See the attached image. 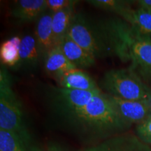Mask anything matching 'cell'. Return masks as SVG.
Returning a JSON list of instances; mask_svg holds the SVG:
<instances>
[{"label": "cell", "mask_w": 151, "mask_h": 151, "mask_svg": "<svg viewBox=\"0 0 151 151\" xmlns=\"http://www.w3.org/2000/svg\"><path fill=\"white\" fill-rule=\"evenodd\" d=\"M130 31L131 26L118 19H97L76 13L67 35L95 59L115 56L127 61Z\"/></svg>", "instance_id": "obj_1"}, {"label": "cell", "mask_w": 151, "mask_h": 151, "mask_svg": "<svg viewBox=\"0 0 151 151\" xmlns=\"http://www.w3.org/2000/svg\"><path fill=\"white\" fill-rule=\"evenodd\" d=\"M55 113L73 127L95 134H110L128 127L115 110L108 94L104 92L83 106Z\"/></svg>", "instance_id": "obj_2"}, {"label": "cell", "mask_w": 151, "mask_h": 151, "mask_svg": "<svg viewBox=\"0 0 151 151\" xmlns=\"http://www.w3.org/2000/svg\"><path fill=\"white\" fill-rule=\"evenodd\" d=\"M0 129L15 132L31 142L22 105L13 90L10 76L2 66L0 70Z\"/></svg>", "instance_id": "obj_3"}, {"label": "cell", "mask_w": 151, "mask_h": 151, "mask_svg": "<svg viewBox=\"0 0 151 151\" xmlns=\"http://www.w3.org/2000/svg\"><path fill=\"white\" fill-rule=\"evenodd\" d=\"M109 95L125 100L151 102V90L130 68L106 72L100 82Z\"/></svg>", "instance_id": "obj_4"}, {"label": "cell", "mask_w": 151, "mask_h": 151, "mask_svg": "<svg viewBox=\"0 0 151 151\" xmlns=\"http://www.w3.org/2000/svg\"><path fill=\"white\" fill-rule=\"evenodd\" d=\"M128 60H131L129 68L140 78L151 79V38L137 32L131 27L127 42Z\"/></svg>", "instance_id": "obj_5"}, {"label": "cell", "mask_w": 151, "mask_h": 151, "mask_svg": "<svg viewBox=\"0 0 151 151\" xmlns=\"http://www.w3.org/2000/svg\"><path fill=\"white\" fill-rule=\"evenodd\" d=\"M102 92L101 89L87 91L52 87L49 92V98L52 109L60 111L83 106Z\"/></svg>", "instance_id": "obj_6"}, {"label": "cell", "mask_w": 151, "mask_h": 151, "mask_svg": "<svg viewBox=\"0 0 151 151\" xmlns=\"http://www.w3.org/2000/svg\"><path fill=\"white\" fill-rule=\"evenodd\" d=\"M108 97L118 116L128 127L132 124L141 123L151 115V102L125 100L109 94Z\"/></svg>", "instance_id": "obj_7"}, {"label": "cell", "mask_w": 151, "mask_h": 151, "mask_svg": "<svg viewBox=\"0 0 151 151\" xmlns=\"http://www.w3.org/2000/svg\"><path fill=\"white\" fill-rule=\"evenodd\" d=\"M54 76L62 88L87 91L100 89L88 73L77 68L60 71Z\"/></svg>", "instance_id": "obj_8"}, {"label": "cell", "mask_w": 151, "mask_h": 151, "mask_svg": "<svg viewBox=\"0 0 151 151\" xmlns=\"http://www.w3.org/2000/svg\"><path fill=\"white\" fill-rule=\"evenodd\" d=\"M53 13L49 11L43 14L37 20L35 29V39L37 41L41 61L44 62L49 52L55 47L52 21Z\"/></svg>", "instance_id": "obj_9"}, {"label": "cell", "mask_w": 151, "mask_h": 151, "mask_svg": "<svg viewBox=\"0 0 151 151\" xmlns=\"http://www.w3.org/2000/svg\"><path fill=\"white\" fill-rule=\"evenodd\" d=\"M60 46L68 60L77 69H86L95 64V58L68 35Z\"/></svg>", "instance_id": "obj_10"}, {"label": "cell", "mask_w": 151, "mask_h": 151, "mask_svg": "<svg viewBox=\"0 0 151 151\" xmlns=\"http://www.w3.org/2000/svg\"><path fill=\"white\" fill-rule=\"evenodd\" d=\"M46 10V0H20L15 3L11 15L20 22H32L39 20Z\"/></svg>", "instance_id": "obj_11"}, {"label": "cell", "mask_w": 151, "mask_h": 151, "mask_svg": "<svg viewBox=\"0 0 151 151\" xmlns=\"http://www.w3.org/2000/svg\"><path fill=\"white\" fill-rule=\"evenodd\" d=\"M41 61L35 37L31 35H24L22 38L20 48V60L18 68L32 70L36 69Z\"/></svg>", "instance_id": "obj_12"}, {"label": "cell", "mask_w": 151, "mask_h": 151, "mask_svg": "<svg viewBox=\"0 0 151 151\" xmlns=\"http://www.w3.org/2000/svg\"><path fill=\"white\" fill-rule=\"evenodd\" d=\"M87 151H148V148L132 137H117L104 141Z\"/></svg>", "instance_id": "obj_13"}, {"label": "cell", "mask_w": 151, "mask_h": 151, "mask_svg": "<svg viewBox=\"0 0 151 151\" xmlns=\"http://www.w3.org/2000/svg\"><path fill=\"white\" fill-rule=\"evenodd\" d=\"M120 16L137 32L143 35L151 34V11L141 8L138 9L128 7Z\"/></svg>", "instance_id": "obj_14"}, {"label": "cell", "mask_w": 151, "mask_h": 151, "mask_svg": "<svg viewBox=\"0 0 151 151\" xmlns=\"http://www.w3.org/2000/svg\"><path fill=\"white\" fill-rule=\"evenodd\" d=\"M77 1L63 10L54 13L52 15V28L53 33L55 46H60L67 35L73 16L74 15V6Z\"/></svg>", "instance_id": "obj_15"}, {"label": "cell", "mask_w": 151, "mask_h": 151, "mask_svg": "<svg viewBox=\"0 0 151 151\" xmlns=\"http://www.w3.org/2000/svg\"><path fill=\"white\" fill-rule=\"evenodd\" d=\"M44 67L47 73L54 75L60 71L76 68L68 60L60 46H55L49 52L44 60Z\"/></svg>", "instance_id": "obj_16"}, {"label": "cell", "mask_w": 151, "mask_h": 151, "mask_svg": "<svg viewBox=\"0 0 151 151\" xmlns=\"http://www.w3.org/2000/svg\"><path fill=\"white\" fill-rule=\"evenodd\" d=\"M22 38L15 36L1 44L0 58L1 64L9 67H16L20 60V48Z\"/></svg>", "instance_id": "obj_17"}, {"label": "cell", "mask_w": 151, "mask_h": 151, "mask_svg": "<svg viewBox=\"0 0 151 151\" xmlns=\"http://www.w3.org/2000/svg\"><path fill=\"white\" fill-rule=\"evenodd\" d=\"M30 143L15 132L0 129V151H30Z\"/></svg>", "instance_id": "obj_18"}, {"label": "cell", "mask_w": 151, "mask_h": 151, "mask_svg": "<svg viewBox=\"0 0 151 151\" xmlns=\"http://www.w3.org/2000/svg\"><path fill=\"white\" fill-rule=\"evenodd\" d=\"M87 2L97 8L115 12L119 15L124 9L129 7L126 1H118V0H90V1H87Z\"/></svg>", "instance_id": "obj_19"}, {"label": "cell", "mask_w": 151, "mask_h": 151, "mask_svg": "<svg viewBox=\"0 0 151 151\" xmlns=\"http://www.w3.org/2000/svg\"><path fill=\"white\" fill-rule=\"evenodd\" d=\"M137 132L141 141L151 145V115L146 120L138 124Z\"/></svg>", "instance_id": "obj_20"}, {"label": "cell", "mask_w": 151, "mask_h": 151, "mask_svg": "<svg viewBox=\"0 0 151 151\" xmlns=\"http://www.w3.org/2000/svg\"><path fill=\"white\" fill-rule=\"evenodd\" d=\"M75 1L71 0H46L47 9L54 14L67 8Z\"/></svg>", "instance_id": "obj_21"}, {"label": "cell", "mask_w": 151, "mask_h": 151, "mask_svg": "<svg viewBox=\"0 0 151 151\" xmlns=\"http://www.w3.org/2000/svg\"><path fill=\"white\" fill-rule=\"evenodd\" d=\"M141 8L145 9L146 10L151 11V0H141L138 1Z\"/></svg>", "instance_id": "obj_22"}, {"label": "cell", "mask_w": 151, "mask_h": 151, "mask_svg": "<svg viewBox=\"0 0 151 151\" xmlns=\"http://www.w3.org/2000/svg\"><path fill=\"white\" fill-rule=\"evenodd\" d=\"M48 151H67L65 149L61 148L60 146L56 144H52L49 146L48 148Z\"/></svg>", "instance_id": "obj_23"}]
</instances>
